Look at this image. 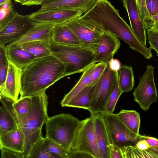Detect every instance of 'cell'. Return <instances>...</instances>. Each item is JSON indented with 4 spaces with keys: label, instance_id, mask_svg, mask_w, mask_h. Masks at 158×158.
Segmentation results:
<instances>
[{
    "label": "cell",
    "instance_id": "obj_33",
    "mask_svg": "<svg viewBox=\"0 0 158 158\" xmlns=\"http://www.w3.org/2000/svg\"><path fill=\"white\" fill-rule=\"evenodd\" d=\"M44 143L46 151L60 158H70L71 151H69L52 140L44 137Z\"/></svg>",
    "mask_w": 158,
    "mask_h": 158
},
{
    "label": "cell",
    "instance_id": "obj_11",
    "mask_svg": "<svg viewBox=\"0 0 158 158\" xmlns=\"http://www.w3.org/2000/svg\"><path fill=\"white\" fill-rule=\"evenodd\" d=\"M83 14V12L78 9L56 8L47 10L40 9L29 16L31 20L34 22L56 25L79 18Z\"/></svg>",
    "mask_w": 158,
    "mask_h": 158
},
{
    "label": "cell",
    "instance_id": "obj_34",
    "mask_svg": "<svg viewBox=\"0 0 158 158\" xmlns=\"http://www.w3.org/2000/svg\"><path fill=\"white\" fill-rule=\"evenodd\" d=\"M122 94L118 84V79L108 99L105 112L113 113L118 100Z\"/></svg>",
    "mask_w": 158,
    "mask_h": 158
},
{
    "label": "cell",
    "instance_id": "obj_19",
    "mask_svg": "<svg viewBox=\"0 0 158 158\" xmlns=\"http://www.w3.org/2000/svg\"><path fill=\"white\" fill-rule=\"evenodd\" d=\"M6 54L8 60L16 66L24 69L36 58L20 44L6 46Z\"/></svg>",
    "mask_w": 158,
    "mask_h": 158
},
{
    "label": "cell",
    "instance_id": "obj_37",
    "mask_svg": "<svg viewBox=\"0 0 158 158\" xmlns=\"http://www.w3.org/2000/svg\"><path fill=\"white\" fill-rule=\"evenodd\" d=\"M149 48L154 50L158 56V32L151 30H147Z\"/></svg>",
    "mask_w": 158,
    "mask_h": 158
},
{
    "label": "cell",
    "instance_id": "obj_41",
    "mask_svg": "<svg viewBox=\"0 0 158 158\" xmlns=\"http://www.w3.org/2000/svg\"><path fill=\"white\" fill-rule=\"evenodd\" d=\"M145 28L147 30H151L158 32V14L151 17Z\"/></svg>",
    "mask_w": 158,
    "mask_h": 158
},
{
    "label": "cell",
    "instance_id": "obj_18",
    "mask_svg": "<svg viewBox=\"0 0 158 158\" xmlns=\"http://www.w3.org/2000/svg\"><path fill=\"white\" fill-rule=\"evenodd\" d=\"M25 135L19 127L0 135V149L4 148L23 152L25 150Z\"/></svg>",
    "mask_w": 158,
    "mask_h": 158
},
{
    "label": "cell",
    "instance_id": "obj_40",
    "mask_svg": "<svg viewBox=\"0 0 158 158\" xmlns=\"http://www.w3.org/2000/svg\"><path fill=\"white\" fill-rule=\"evenodd\" d=\"M110 158H123L120 148L112 144L109 146Z\"/></svg>",
    "mask_w": 158,
    "mask_h": 158
},
{
    "label": "cell",
    "instance_id": "obj_30",
    "mask_svg": "<svg viewBox=\"0 0 158 158\" xmlns=\"http://www.w3.org/2000/svg\"><path fill=\"white\" fill-rule=\"evenodd\" d=\"M8 67L9 60L6 46L0 45V94L3 92L4 89Z\"/></svg>",
    "mask_w": 158,
    "mask_h": 158
},
{
    "label": "cell",
    "instance_id": "obj_2",
    "mask_svg": "<svg viewBox=\"0 0 158 158\" xmlns=\"http://www.w3.org/2000/svg\"><path fill=\"white\" fill-rule=\"evenodd\" d=\"M65 70L63 64L52 55L36 59L23 69L20 98L45 91L65 77Z\"/></svg>",
    "mask_w": 158,
    "mask_h": 158
},
{
    "label": "cell",
    "instance_id": "obj_28",
    "mask_svg": "<svg viewBox=\"0 0 158 158\" xmlns=\"http://www.w3.org/2000/svg\"><path fill=\"white\" fill-rule=\"evenodd\" d=\"M32 102L31 96L19 98L13 104V107L19 120L20 127L27 115Z\"/></svg>",
    "mask_w": 158,
    "mask_h": 158
},
{
    "label": "cell",
    "instance_id": "obj_47",
    "mask_svg": "<svg viewBox=\"0 0 158 158\" xmlns=\"http://www.w3.org/2000/svg\"><path fill=\"white\" fill-rule=\"evenodd\" d=\"M148 150L152 152L158 156V147L151 146Z\"/></svg>",
    "mask_w": 158,
    "mask_h": 158
},
{
    "label": "cell",
    "instance_id": "obj_8",
    "mask_svg": "<svg viewBox=\"0 0 158 158\" xmlns=\"http://www.w3.org/2000/svg\"><path fill=\"white\" fill-rule=\"evenodd\" d=\"M119 76L112 70L107 64L103 74L95 85L91 106L88 110L90 114L106 111V106Z\"/></svg>",
    "mask_w": 158,
    "mask_h": 158
},
{
    "label": "cell",
    "instance_id": "obj_6",
    "mask_svg": "<svg viewBox=\"0 0 158 158\" xmlns=\"http://www.w3.org/2000/svg\"><path fill=\"white\" fill-rule=\"evenodd\" d=\"M71 151L87 153L94 158H101L94 123L91 116L80 121Z\"/></svg>",
    "mask_w": 158,
    "mask_h": 158
},
{
    "label": "cell",
    "instance_id": "obj_15",
    "mask_svg": "<svg viewBox=\"0 0 158 158\" xmlns=\"http://www.w3.org/2000/svg\"><path fill=\"white\" fill-rule=\"evenodd\" d=\"M34 23L33 27L23 36L8 44H20L34 41L52 42L53 30L55 24Z\"/></svg>",
    "mask_w": 158,
    "mask_h": 158
},
{
    "label": "cell",
    "instance_id": "obj_46",
    "mask_svg": "<svg viewBox=\"0 0 158 158\" xmlns=\"http://www.w3.org/2000/svg\"><path fill=\"white\" fill-rule=\"evenodd\" d=\"M93 158L89 154L83 152L71 151V158Z\"/></svg>",
    "mask_w": 158,
    "mask_h": 158
},
{
    "label": "cell",
    "instance_id": "obj_4",
    "mask_svg": "<svg viewBox=\"0 0 158 158\" xmlns=\"http://www.w3.org/2000/svg\"><path fill=\"white\" fill-rule=\"evenodd\" d=\"M80 121L69 114L49 117L45 123V137L69 151L72 145Z\"/></svg>",
    "mask_w": 158,
    "mask_h": 158
},
{
    "label": "cell",
    "instance_id": "obj_32",
    "mask_svg": "<svg viewBox=\"0 0 158 158\" xmlns=\"http://www.w3.org/2000/svg\"><path fill=\"white\" fill-rule=\"evenodd\" d=\"M42 137L34 145L30 152L28 158H60L56 155L48 152L45 149Z\"/></svg>",
    "mask_w": 158,
    "mask_h": 158
},
{
    "label": "cell",
    "instance_id": "obj_43",
    "mask_svg": "<svg viewBox=\"0 0 158 158\" xmlns=\"http://www.w3.org/2000/svg\"><path fill=\"white\" fill-rule=\"evenodd\" d=\"M110 68L116 73H118L121 65L120 61L116 59H112L107 63Z\"/></svg>",
    "mask_w": 158,
    "mask_h": 158
},
{
    "label": "cell",
    "instance_id": "obj_31",
    "mask_svg": "<svg viewBox=\"0 0 158 158\" xmlns=\"http://www.w3.org/2000/svg\"><path fill=\"white\" fill-rule=\"evenodd\" d=\"M17 12L13 7L11 0L0 4V29L10 20Z\"/></svg>",
    "mask_w": 158,
    "mask_h": 158
},
{
    "label": "cell",
    "instance_id": "obj_20",
    "mask_svg": "<svg viewBox=\"0 0 158 158\" xmlns=\"http://www.w3.org/2000/svg\"><path fill=\"white\" fill-rule=\"evenodd\" d=\"M93 119L101 158H110V143L107 130L99 113H91Z\"/></svg>",
    "mask_w": 158,
    "mask_h": 158
},
{
    "label": "cell",
    "instance_id": "obj_7",
    "mask_svg": "<svg viewBox=\"0 0 158 158\" xmlns=\"http://www.w3.org/2000/svg\"><path fill=\"white\" fill-rule=\"evenodd\" d=\"M31 105L26 118L20 128L25 134L42 129L48 118V96L45 91L31 96Z\"/></svg>",
    "mask_w": 158,
    "mask_h": 158
},
{
    "label": "cell",
    "instance_id": "obj_17",
    "mask_svg": "<svg viewBox=\"0 0 158 158\" xmlns=\"http://www.w3.org/2000/svg\"><path fill=\"white\" fill-rule=\"evenodd\" d=\"M23 69L16 66L9 60L8 71L3 92L4 95L15 101L18 100L21 89Z\"/></svg>",
    "mask_w": 158,
    "mask_h": 158
},
{
    "label": "cell",
    "instance_id": "obj_9",
    "mask_svg": "<svg viewBox=\"0 0 158 158\" xmlns=\"http://www.w3.org/2000/svg\"><path fill=\"white\" fill-rule=\"evenodd\" d=\"M154 67L152 65L146 66V69L139 78V82L133 93L134 100L144 111L157 101V93L154 76Z\"/></svg>",
    "mask_w": 158,
    "mask_h": 158
},
{
    "label": "cell",
    "instance_id": "obj_44",
    "mask_svg": "<svg viewBox=\"0 0 158 158\" xmlns=\"http://www.w3.org/2000/svg\"><path fill=\"white\" fill-rule=\"evenodd\" d=\"M139 140L136 142L134 145L137 148L142 150H147L151 147L148 142L144 139H139Z\"/></svg>",
    "mask_w": 158,
    "mask_h": 158
},
{
    "label": "cell",
    "instance_id": "obj_42",
    "mask_svg": "<svg viewBox=\"0 0 158 158\" xmlns=\"http://www.w3.org/2000/svg\"><path fill=\"white\" fill-rule=\"evenodd\" d=\"M22 5L31 6L42 5L45 0H13Z\"/></svg>",
    "mask_w": 158,
    "mask_h": 158
},
{
    "label": "cell",
    "instance_id": "obj_1",
    "mask_svg": "<svg viewBox=\"0 0 158 158\" xmlns=\"http://www.w3.org/2000/svg\"><path fill=\"white\" fill-rule=\"evenodd\" d=\"M80 18L119 38L145 58L151 55L152 49L140 42L108 0H96L92 7Z\"/></svg>",
    "mask_w": 158,
    "mask_h": 158
},
{
    "label": "cell",
    "instance_id": "obj_39",
    "mask_svg": "<svg viewBox=\"0 0 158 158\" xmlns=\"http://www.w3.org/2000/svg\"><path fill=\"white\" fill-rule=\"evenodd\" d=\"M148 11L151 16L158 14V0H146Z\"/></svg>",
    "mask_w": 158,
    "mask_h": 158
},
{
    "label": "cell",
    "instance_id": "obj_13",
    "mask_svg": "<svg viewBox=\"0 0 158 158\" xmlns=\"http://www.w3.org/2000/svg\"><path fill=\"white\" fill-rule=\"evenodd\" d=\"M0 135L20 128L19 119L13 104L15 101L4 95H0Z\"/></svg>",
    "mask_w": 158,
    "mask_h": 158
},
{
    "label": "cell",
    "instance_id": "obj_10",
    "mask_svg": "<svg viewBox=\"0 0 158 158\" xmlns=\"http://www.w3.org/2000/svg\"><path fill=\"white\" fill-rule=\"evenodd\" d=\"M65 23L77 35L82 46L96 52L100 44L102 34L104 31L80 18Z\"/></svg>",
    "mask_w": 158,
    "mask_h": 158
},
{
    "label": "cell",
    "instance_id": "obj_23",
    "mask_svg": "<svg viewBox=\"0 0 158 158\" xmlns=\"http://www.w3.org/2000/svg\"><path fill=\"white\" fill-rule=\"evenodd\" d=\"M95 86H86L73 98L65 107L80 108L89 110L91 106Z\"/></svg>",
    "mask_w": 158,
    "mask_h": 158
},
{
    "label": "cell",
    "instance_id": "obj_35",
    "mask_svg": "<svg viewBox=\"0 0 158 158\" xmlns=\"http://www.w3.org/2000/svg\"><path fill=\"white\" fill-rule=\"evenodd\" d=\"M107 65V63L104 62L96 63L88 85H95L104 73Z\"/></svg>",
    "mask_w": 158,
    "mask_h": 158
},
{
    "label": "cell",
    "instance_id": "obj_38",
    "mask_svg": "<svg viewBox=\"0 0 158 158\" xmlns=\"http://www.w3.org/2000/svg\"><path fill=\"white\" fill-rule=\"evenodd\" d=\"M1 158H24L23 152H20L6 148L0 149Z\"/></svg>",
    "mask_w": 158,
    "mask_h": 158
},
{
    "label": "cell",
    "instance_id": "obj_36",
    "mask_svg": "<svg viewBox=\"0 0 158 158\" xmlns=\"http://www.w3.org/2000/svg\"><path fill=\"white\" fill-rule=\"evenodd\" d=\"M136 1L141 18L144 26L148 23L151 17L147 9L146 0H136Z\"/></svg>",
    "mask_w": 158,
    "mask_h": 158
},
{
    "label": "cell",
    "instance_id": "obj_45",
    "mask_svg": "<svg viewBox=\"0 0 158 158\" xmlns=\"http://www.w3.org/2000/svg\"><path fill=\"white\" fill-rule=\"evenodd\" d=\"M139 138L145 139L151 146L158 147V139L156 138L139 135Z\"/></svg>",
    "mask_w": 158,
    "mask_h": 158
},
{
    "label": "cell",
    "instance_id": "obj_24",
    "mask_svg": "<svg viewBox=\"0 0 158 158\" xmlns=\"http://www.w3.org/2000/svg\"><path fill=\"white\" fill-rule=\"evenodd\" d=\"M96 63H94L85 70L81 77L71 90L64 96L60 102L62 107H65L67 104L74 97L81 92L89 83L91 73Z\"/></svg>",
    "mask_w": 158,
    "mask_h": 158
},
{
    "label": "cell",
    "instance_id": "obj_3",
    "mask_svg": "<svg viewBox=\"0 0 158 158\" xmlns=\"http://www.w3.org/2000/svg\"><path fill=\"white\" fill-rule=\"evenodd\" d=\"M50 48L52 55L64 65L65 77L83 73L95 63V52L82 45H65L52 42Z\"/></svg>",
    "mask_w": 158,
    "mask_h": 158
},
{
    "label": "cell",
    "instance_id": "obj_12",
    "mask_svg": "<svg viewBox=\"0 0 158 158\" xmlns=\"http://www.w3.org/2000/svg\"><path fill=\"white\" fill-rule=\"evenodd\" d=\"M34 24L29 15H22L17 12L14 17L0 29V45H5L21 38Z\"/></svg>",
    "mask_w": 158,
    "mask_h": 158
},
{
    "label": "cell",
    "instance_id": "obj_16",
    "mask_svg": "<svg viewBox=\"0 0 158 158\" xmlns=\"http://www.w3.org/2000/svg\"><path fill=\"white\" fill-rule=\"evenodd\" d=\"M122 1L134 33L140 42L146 46V29L141 18L136 0H122Z\"/></svg>",
    "mask_w": 158,
    "mask_h": 158
},
{
    "label": "cell",
    "instance_id": "obj_48",
    "mask_svg": "<svg viewBox=\"0 0 158 158\" xmlns=\"http://www.w3.org/2000/svg\"><path fill=\"white\" fill-rule=\"evenodd\" d=\"M8 0H0V4H1L6 2V1H8Z\"/></svg>",
    "mask_w": 158,
    "mask_h": 158
},
{
    "label": "cell",
    "instance_id": "obj_21",
    "mask_svg": "<svg viewBox=\"0 0 158 158\" xmlns=\"http://www.w3.org/2000/svg\"><path fill=\"white\" fill-rule=\"evenodd\" d=\"M96 0H45L41 5V10L56 8H64L81 10L85 14L90 10Z\"/></svg>",
    "mask_w": 158,
    "mask_h": 158
},
{
    "label": "cell",
    "instance_id": "obj_22",
    "mask_svg": "<svg viewBox=\"0 0 158 158\" xmlns=\"http://www.w3.org/2000/svg\"><path fill=\"white\" fill-rule=\"evenodd\" d=\"M52 42L65 45H81L77 37L65 23L56 24L54 27Z\"/></svg>",
    "mask_w": 158,
    "mask_h": 158
},
{
    "label": "cell",
    "instance_id": "obj_25",
    "mask_svg": "<svg viewBox=\"0 0 158 158\" xmlns=\"http://www.w3.org/2000/svg\"><path fill=\"white\" fill-rule=\"evenodd\" d=\"M20 45L23 48L31 53L36 59L52 55L50 42L34 41Z\"/></svg>",
    "mask_w": 158,
    "mask_h": 158
},
{
    "label": "cell",
    "instance_id": "obj_27",
    "mask_svg": "<svg viewBox=\"0 0 158 158\" xmlns=\"http://www.w3.org/2000/svg\"><path fill=\"white\" fill-rule=\"evenodd\" d=\"M118 83L122 93L132 90L134 85V76L131 66L127 65L121 66L119 71Z\"/></svg>",
    "mask_w": 158,
    "mask_h": 158
},
{
    "label": "cell",
    "instance_id": "obj_26",
    "mask_svg": "<svg viewBox=\"0 0 158 158\" xmlns=\"http://www.w3.org/2000/svg\"><path fill=\"white\" fill-rule=\"evenodd\" d=\"M125 125L132 131L139 135L140 118L139 113L135 110H122L117 114Z\"/></svg>",
    "mask_w": 158,
    "mask_h": 158
},
{
    "label": "cell",
    "instance_id": "obj_5",
    "mask_svg": "<svg viewBox=\"0 0 158 158\" xmlns=\"http://www.w3.org/2000/svg\"><path fill=\"white\" fill-rule=\"evenodd\" d=\"M105 125L110 144L120 148L133 145L139 139V135L131 131L117 114L107 112H99Z\"/></svg>",
    "mask_w": 158,
    "mask_h": 158
},
{
    "label": "cell",
    "instance_id": "obj_14",
    "mask_svg": "<svg viewBox=\"0 0 158 158\" xmlns=\"http://www.w3.org/2000/svg\"><path fill=\"white\" fill-rule=\"evenodd\" d=\"M120 45V41L117 37L108 32H103L101 36L99 46L95 53V63L107 64L113 59Z\"/></svg>",
    "mask_w": 158,
    "mask_h": 158
},
{
    "label": "cell",
    "instance_id": "obj_29",
    "mask_svg": "<svg viewBox=\"0 0 158 158\" xmlns=\"http://www.w3.org/2000/svg\"><path fill=\"white\" fill-rule=\"evenodd\" d=\"M123 158H158V156L149 150H142L134 145H130L120 148Z\"/></svg>",
    "mask_w": 158,
    "mask_h": 158
}]
</instances>
